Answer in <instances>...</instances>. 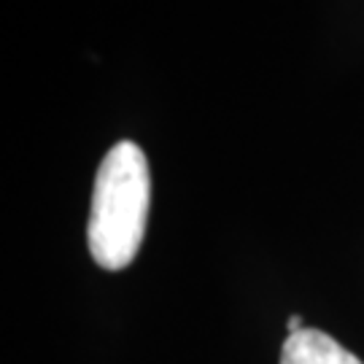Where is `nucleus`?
I'll return each instance as SVG.
<instances>
[{"instance_id": "f257e3e1", "label": "nucleus", "mask_w": 364, "mask_h": 364, "mask_svg": "<svg viewBox=\"0 0 364 364\" xmlns=\"http://www.w3.org/2000/svg\"><path fill=\"white\" fill-rule=\"evenodd\" d=\"M149 203V159L138 144L119 141L97 168L87 227L92 259L103 270H124L138 257L146 235Z\"/></svg>"}, {"instance_id": "f03ea898", "label": "nucleus", "mask_w": 364, "mask_h": 364, "mask_svg": "<svg viewBox=\"0 0 364 364\" xmlns=\"http://www.w3.org/2000/svg\"><path fill=\"white\" fill-rule=\"evenodd\" d=\"M281 364H364L348 348H343L332 335L305 326L284 340Z\"/></svg>"}, {"instance_id": "7ed1b4c3", "label": "nucleus", "mask_w": 364, "mask_h": 364, "mask_svg": "<svg viewBox=\"0 0 364 364\" xmlns=\"http://www.w3.org/2000/svg\"><path fill=\"white\" fill-rule=\"evenodd\" d=\"M287 326H289V335H294V332H302V329H305L299 316H291V318L287 321Z\"/></svg>"}]
</instances>
